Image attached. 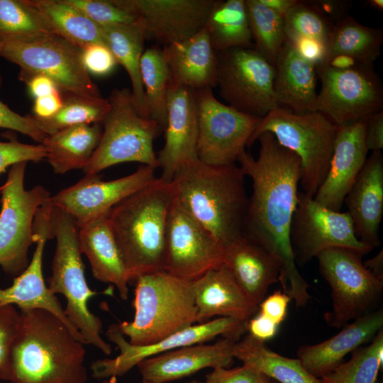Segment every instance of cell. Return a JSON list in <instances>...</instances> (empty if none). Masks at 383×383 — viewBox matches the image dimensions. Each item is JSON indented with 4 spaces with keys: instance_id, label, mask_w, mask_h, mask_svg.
Returning <instances> with one entry per match:
<instances>
[{
    "instance_id": "obj_10",
    "label": "cell",
    "mask_w": 383,
    "mask_h": 383,
    "mask_svg": "<svg viewBox=\"0 0 383 383\" xmlns=\"http://www.w3.org/2000/svg\"><path fill=\"white\" fill-rule=\"evenodd\" d=\"M82 50L55 35L25 41L0 40V57L21 70L52 79L66 94L101 97L82 59Z\"/></svg>"
},
{
    "instance_id": "obj_35",
    "label": "cell",
    "mask_w": 383,
    "mask_h": 383,
    "mask_svg": "<svg viewBox=\"0 0 383 383\" xmlns=\"http://www.w3.org/2000/svg\"><path fill=\"white\" fill-rule=\"evenodd\" d=\"M205 27L216 52L233 48H254L245 0H216Z\"/></svg>"
},
{
    "instance_id": "obj_36",
    "label": "cell",
    "mask_w": 383,
    "mask_h": 383,
    "mask_svg": "<svg viewBox=\"0 0 383 383\" xmlns=\"http://www.w3.org/2000/svg\"><path fill=\"white\" fill-rule=\"evenodd\" d=\"M382 42V29L366 26L348 16L331 28L326 61L336 55H346L361 63L373 64L381 54Z\"/></svg>"
},
{
    "instance_id": "obj_53",
    "label": "cell",
    "mask_w": 383,
    "mask_h": 383,
    "mask_svg": "<svg viewBox=\"0 0 383 383\" xmlns=\"http://www.w3.org/2000/svg\"><path fill=\"white\" fill-rule=\"evenodd\" d=\"M278 328L279 325L259 313L250 318L247 324L249 334L263 342L272 339L276 335Z\"/></svg>"
},
{
    "instance_id": "obj_61",
    "label": "cell",
    "mask_w": 383,
    "mask_h": 383,
    "mask_svg": "<svg viewBox=\"0 0 383 383\" xmlns=\"http://www.w3.org/2000/svg\"><path fill=\"white\" fill-rule=\"evenodd\" d=\"M188 383H202V382H201L200 381L194 379V380H192V381L189 382Z\"/></svg>"
},
{
    "instance_id": "obj_58",
    "label": "cell",
    "mask_w": 383,
    "mask_h": 383,
    "mask_svg": "<svg viewBox=\"0 0 383 383\" xmlns=\"http://www.w3.org/2000/svg\"><path fill=\"white\" fill-rule=\"evenodd\" d=\"M373 274L383 279V252L382 249L373 257L363 262Z\"/></svg>"
},
{
    "instance_id": "obj_19",
    "label": "cell",
    "mask_w": 383,
    "mask_h": 383,
    "mask_svg": "<svg viewBox=\"0 0 383 383\" xmlns=\"http://www.w3.org/2000/svg\"><path fill=\"white\" fill-rule=\"evenodd\" d=\"M52 204L47 200L37 210L33 225L35 248L32 259L26 270L17 276L12 284L0 288V307L17 306L21 309H40L46 310L61 320L73 335L85 344L79 331L69 321L56 294L46 285L43 272V257L46 241L52 238L50 212Z\"/></svg>"
},
{
    "instance_id": "obj_20",
    "label": "cell",
    "mask_w": 383,
    "mask_h": 383,
    "mask_svg": "<svg viewBox=\"0 0 383 383\" xmlns=\"http://www.w3.org/2000/svg\"><path fill=\"white\" fill-rule=\"evenodd\" d=\"M216 0H123L143 23L145 37L165 45L186 40L205 26Z\"/></svg>"
},
{
    "instance_id": "obj_4",
    "label": "cell",
    "mask_w": 383,
    "mask_h": 383,
    "mask_svg": "<svg viewBox=\"0 0 383 383\" xmlns=\"http://www.w3.org/2000/svg\"><path fill=\"white\" fill-rule=\"evenodd\" d=\"M172 182L179 200L224 248L243 236L249 197L240 167L197 160L182 167Z\"/></svg>"
},
{
    "instance_id": "obj_52",
    "label": "cell",
    "mask_w": 383,
    "mask_h": 383,
    "mask_svg": "<svg viewBox=\"0 0 383 383\" xmlns=\"http://www.w3.org/2000/svg\"><path fill=\"white\" fill-rule=\"evenodd\" d=\"M365 143L368 150L381 151L383 148V110L367 118Z\"/></svg>"
},
{
    "instance_id": "obj_21",
    "label": "cell",
    "mask_w": 383,
    "mask_h": 383,
    "mask_svg": "<svg viewBox=\"0 0 383 383\" xmlns=\"http://www.w3.org/2000/svg\"><path fill=\"white\" fill-rule=\"evenodd\" d=\"M167 111L165 144L157 158L162 170L160 178L172 182L182 167L199 160L198 109L194 91L187 87L170 86Z\"/></svg>"
},
{
    "instance_id": "obj_54",
    "label": "cell",
    "mask_w": 383,
    "mask_h": 383,
    "mask_svg": "<svg viewBox=\"0 0 383 383\" xmlns=\"http://www.w3.org/2000/svg\"><path fill=\"white\" fill-rule=\"evenodd\" d=\"M307 2L333 26L334 21L335 24L346 17L348 7L345 1L318 0Z\"/></svg>"
},
{
    "instance_id": "obj_6",
    "label": "cell",
    "mask_w": 383,
    "mask_h": 383,
    "mask_svg": "<svg viewBox=\"0 0 383 383\" xmlns=\"http://www.w3.org/2000/svg\"><path fill=\"white\" fill-rule=\"evenodd\" d=\"M50 221L56 247L48 287L54 294H62L66 299L65 315L79 331L85 344L109 355L111 345L101 335L102 321L89 309L90 299L98 293L89 287L85 279L79 226L70 214L52 204Z\"/></svg>"
},
{
    "instance_id": "obj_37",
    "label": "cell",
    "mask_w": 383,
    "mask_h": 383,
    "mask_svg": "<svg viewBox=\"0 0 383 383\" xmlns=\"http://www.w3.org/2000/svg\"><path fill=\"white\" fill-rule=\"evenodd\" d=\"M140 74L149 117L162 131L165 130L170 79L162 49L151 47L144 50L140 61Z\"/></svg>"
},
{
    "instance_id": "obj_56",
    "label": "cell",
    "mask_w": 383,
    "mask_h": 383,
    "mask_svg": "<svg viewBox=\"0 0 383 383\" xmlns=\"http://www.w3.org/2000/svg\"><path fill=\"white\" fill-rule=\"evenodd\" d=\"M360 63L361 62L351 56L336 55L328 59L323 65L336 70H346L353 67Z\"/></svg>"
},
{
    "instance_id": "obj_50",
    "label": "cell",
    "mask_w": 383,
    "mask_h": 383,
    "mask_svg": "<svg viewBox=\"0 0 383 383\" xmlns=\"http://www.w3.org/2000/svg\"><path fill=\"white\" fill-rule=\"evenodd\" d=\"M291 301L286 293L277 290L265 297L258 305L259 313L279 326L286 318L287 307Z\"/></svg>"
},
{
    "instance_id": "obj_16",
    "label": "cell",
    "mask_w": 383,
    "mask_h": 383,
    "mask_svg": "<svg viewBox=\"0 0 383 383\" xmlns=\"http://www.w3.org/2000/svg\"><path fill=\"white\" fill-rule=\"evenodd\" d=\"M224 250L177 196L167 221L165 271L193 282L223 263Z\"/></svg>"
},
{
    "instance_id": "obj_30",
    "label": "cell",
    "mask_w": 383,
    "mask_h": 383,
    "mask_svg": "<svg viewBox=\"0 0 383 383\" xmlns=\"http://www.w3.org/2000/svg\"><path fill=\"white\" fill-rule=\"evenodd\" d=\"M277 106L298 114L316 111V69L284 41L274 63Z\"/></svg>"
},
{
    "instance_id": "obj_44",
    "label": "cell",
    "mask_w": 383,
    "mask_h": 383,
    "mask_svg": "<svg viewBox=\"0 0 383 383\" xmlns=\"http://www.w3.org/2000/svg\"><path fill=\"white\" fill-rule=\"evenodd\" d=\"M46 157L43 144L30 145L18 142L16 139L0 141V174L9 167L20 162H38Z\"/></svg>"
},
{
    "instance_id": "obj_40",
    "label": "cell",
    "mask_w": 383,
    "mask_h": 383,
    "mask_svg": "<svg viewBox=\"0 0 383 383\" xmlns=\"http://www.w3.org/2000/svg\"><path fill=\"white\" fill-rule=\"evenodd\" d=\"M382 364L383 329L369 345L354 350L350 360L320 379L323 383H375Z\"/></svg>"
},
{
    "instance_id": "obj_27",
    "label": "cell",
    "mask_w": 383,
    "mask_h": 383,
    "mask_svg": "<svg viewBox=\"0 0 383 383\" xmlns=\"http://www.w3.org/2000/svg\"><path fill=\"white\" fill-rule=\"evenodd\" d=\"M170 86L194 91L216 86L217 54L206 27L192 38L162 48Z\"/></svg>"
},
{
    "instance_id": "obj_13",
    "label": "cell",
    "mask_w": 383,
    "mask_h": 383,
    "mask_svg": "<svg viewBox=\"0 0 383 383\" xmlns=\"http://www.w3.org/2000/svg\"><path fill=\"white\" fill-rule=\"evenodd\" d=\"M321 87L316 111L337 126L348 125L382 111L383 87L373 64L346 70L322 65L316 68Z\"/></svg>"
},
{
    "instance_id": "obj_17",
    "label": "cell",
    "mask_w": 383,
    "mask_h": 383,
    "mask_svg": "<svg viewBox=\"0 0 383 383\" xmlns=\"http://www.w3.org/2000/svg\"><path fill=\"white\" fill-rule=\"evenodd\" d=\"M248 321L228 317H218L209 321L191 326L155 343L135 346L131 345L116 325L106 331L108 338L120 350L114 358L97 360L91 365L92 376L96 379L121 377L140 361L159 354L190 345L206 343L218 335L239 340L247 331Z\"/></svg>"
},
{
    "instance_id": "obj_49",
    "label": "cell",
    "mask_w": 383,
    "mask_h": 383,
    "mask_svg": "<svg viewBox=\"0 0 383 383\" xmlns=\"http://www.w3.org/2000/svg\"><path fill=\"white\" fill-rule=\"evenodd\" d=\"M288 43L303 59L313 65L316 68L324 64L326 58V45L311 38L294 36L285 38Z\"/></svg>"
},
{
    "instance_id": "obj_5",
    "label": "cell",
    "mask_w": 383,
    "mask_h": 383,
    "mask_svg": "<svg viewBox=\"0 0 383 383\" xmlns=\"http://www.w3.org/2000/svg\"><path fill=\"white\" fill-rule=\"evenodd\" d=\"M133 282V320L116 324L131 345H150L199 323L192 282L165 270L142 274Z\"/></svg>"
},
{
    "instance_id": "obj_7",
    "label": "cell",
    "mask_w": 383,
    "mask_h": 383,
    "mask_svg": "<svg viewBox=\"0 0 383 383\" xmlns=\"http://www.w3.org/2000/svg\"><path fill=\"white\" fill-rule=\"evenodd\" d=\"M338 126L319 111L298 114L276 107L261 118L248 141L251 145L265 132L300 160L299 184L313 198L329 170Z\"/></svg>"
},
{
    "instance_id": "obj_60",
    "label": "cell",
    "mask_w": 383,
    "mask_h": 383,
    "mask_svg": "<svg viewBox=\"0 0 383 383\" xmlns=\"http://www.w3.org/2000/svg\"><path fill=\"white\" fill-rule=\"evenodd\" d=\"M102 383H116V377H109V379L104 380Z\"/></svg>"
},
{
    "instance_id": "obj_48",
    "label": "cell",
    "mask_w": 383,
    "mask_h": 383,
    "mask_svg": "<svg viewBox=\"0 0 383 383\" xmlns=\"http://www.w3.org/2000/svg\"><path fill=\"white\" fill-rule=\"evenodd\" d=\"M18 320L19 311L14 306L7 305L0 307V368L7 358Z\"/></svg>"
},
{
    "instance_id": "obj_55",
    "label": "cell",
    "mask_w": 383,
    "mask_h": 383,
    "mask_svg": "<svg viewBox=\"0 0 383 383\" xmlns=\"http://www.w3.org/2000/svg\"><path fill=\"white\" fill-rule=\"evenodd\" d=\"M63 102L61 91L36 98L33 104V116L38 118H50L61 109Z\"/></svg>"
},
{
    "instance_id": "obj_25",
    "label": "cell",
    "mask_w": 383,
    "mask_h": 383,
    "mask_svg": "<svg viewBox=\"0 0 383 383\" xmlns=\"http://www.w3.org/2000/svg\"><path fill=\"white\" fill-rule=\"evenodd\" d=\"M382 328L383 311L379 308L346 324L323 342L301 346L297 358L309 373L321 378L340 365L348 353L371 342Z\"/></svg>"
},
{
    "instance_id": "obj_12",
    "label": "cell",
    "mask_w": 383,
    "mask_h": 383,
    "mask_svg": "<svg viewBox=\"0 0 383 383\" xmlns=\"http://www.w3.org/2000/svg\"><path fill=\"white\" fill-rule=\"evenodd\" d=\"M217 54L216 86L228 105L263 118L277 107L274 67L254 48H233Z\"/></svg>"
},
{
    "instance_id": "obj_22",
    "label": "cell",
    "mask_w": 383,
    "mask_h": 383,
    "mask_svg": "<svg viewBox=\"0 0 383 383\" xmlns=\"http://www.w3.org/2000/svg\"><path fill=\"white\" fill-rule=\"evenodd\" d=\"M367 118L338 126L327 175L313 199L328 209L340 211L345 198L366 160Z\"/></svg>"
},
{
    "instance_id": "obj_24",
    "label": "cell",
    "mask_w": 383,
    "mask_h": 383,
    "mask_svg": "<svg viewBox=\"0 0 383 383\" xmlns=\"http://www.w3.org/2000/svg\"><path fill=\"white\" fill-rule=\"evenodd\" d=\"M348 207L360 242L374 249L380 246L379 226L383 215V155L372 151L347 194Z\"/></svg>"
},
{
    "instance_id": "obj_18",
    "label": "cell",
    "mask_w": 383,
    "mask_h": 383,
    "mask_svg": "<svg viewBox=\"0 0 383 383\" xmlns=\"http://www.w3.org/2000/svg\"><path fill=\"white\" fill-rule=\"evenodd\" d=\"M155 168L142 165L135 172L110 181L98 174L85 175L73 185L50 196V203L70 214L79 226L106 216L124 199L144 188L156 177Z\"/></svg>"
},
{
    "instance_id": "obj_14",
    "label": "cell",
    "mask_w": 383,
    "mask_h": 383,
    "mask_svg": "<svg viewBox=\"0 0 383 383\" xmlns=\"http://www.w3.org/2000/svg\"><path fill=\"white\" fill-rule=\"evenodd\" d=\"M194 93L198 109V159L211 165L235 164L262 118L220 102L211 88Z\"/></svg>"
},
{
    "instance_id": "obj_29",
    "label": "cell",
    "mask_w": 383,
    "mask_h": 383,
    "mask_svg": "<svg viewBox=\"0 0 383 383\" xmlns=\"http://www.w3.org/2000/svg\"><path fill=\"white\" fill-rule=\"evenodd\" d=\"M224 249L223 263L247 296L258 306L269 287L278 281L280 262L267 250L243 236Z\"/></svg>"
},
{
    "instance_id": "obj_3",
    "label": "cell",
    "mask_w": 383,
    "mask_h": 383,
    "mask_svg": "<svg viewBox=\"0 0 383 383\" xmlns=\"http://www.w3.org/2000/svg\"><path fill=\"white\" fill-rule=\"evenodd\" d=\"M177 196L172 182L155 178L108 213L131 282L142 274L165 270L167 221Z\"/></svg>"
},
{
    "instance_id": "obj_26",
    "label": "cell",
    "mask_w": 383,
    "mask_h": 383,
    "mask_svg": "<svg viewBox=\"0 0 383 383\" xmlns=\"http://www.w3.org/2000/svg\"><path fill=\"white\" fill-rule=\"evenodd\" d=\"M192 283L199 323L213 316L248 321L258 311L224 263Z\"/></svg>"
},
{
    "instance_id": "obj_59",
    "label": "cell",
    "mask_w": 383,
    "mask_h": 383,
    "mask_svg": "<svg viewBox=\"0 0 383 383\" xmlns=\"http://www.w3.org/2000/svg\"><path fill=\"white\" fill-rule=\"evenodd\" d=\"M367 4L374 9L379 11L383 10V1L382 0H369Z\"/></svg>"
},
{
    "instance_id": "obj_47",
    "label": "cell",
    "mask_w": 383,
    "mask_h": 383,
    "mask_svg": "<svg viewBox=\"0 0 383 383\" xmlns=\"http://www.w3.org/2000/svg\"><path fill=\"white\" fill-rule=\"evenodd\" d=\"M271 379L245 365L216 367L206 377L205 383H270Z\"/></svg>"
},
{
    "instance_id": "obj_23",
    "label": "cell",
    "mask_w": 383,
    "mask_h": 383,
    "mask_svg": "<svg viewBox=\"0 0 383 383\" xmlns=\"http://www.w3.org/2000/svg\"><path fill=\"white\" fill-rule=\"evenodd\" d=\"M238 340L222 337L212 344L197 343L148 357L136 366L142 379L166 383L190 376L208 368L230 367L233 348Z\"/></svg>"
},
{
    "instance_id": "obj_32",
    "label": "cell",
    "mask_w": 383,
    "mask_h": 383,
    "mask_svg": "<svg viewBox=\"0 0 383 383\" xmlns=\"http://www.w3.org/2000/svg\"><path fill=\"white\" fill-rule=\"evenodd\" d=\"M101 123L79 125L48 135L43 145L55 174L85 169L100 141Z\"/></svg>"
},
{
    "instance_id": "obj_57",
    "label": "cell",
    "mask_w": 383,
    "mask_h": 383,
    "mask_svg": "<svg viewBox=\"0 0 383 383\" xmlns=\"http://www.w3.org/2000/svg\"><path fill=\"white\" fill-rule=\"evenodd\" d=\"M263 5L273 10L276 13L284 16L287 11L296 5L299 0H259Z\"/></svg>"
},
{
    "instance_id": "obj_45",
    "label": "cell",
    "mask_w": 383,
    "mask_h": 383,
    "mask_svg": "<svg viewBox=\"0 0 383 383\" xmlns=\"http://www.w3.org/2000/svg\"><path fill=\"white\" fill-rule=\"evenodd\" d=\"M3 77L0 72V88ZM0 128L10 129L19 132L43 144L47 138L38 126L33 116H22L11 109L0 100Z\"/></svg>"
},
{
    "instance_id": "obj_8",
    "label": "cell",
    "mask_w": 383,
    "mask_h": 383,
    "mask_svg": "<svg viewBox=\"0 0 383 383\" xmlns=\"http://www.w3.org/2000/svg\"><path fill=\"white\" fill-rule=\"evenodd\" d=\"M109 101L111 108L101 123L100 141L84 172L98 174L114 165L136 162L159 167L153 142L162 131L153 120L141 116L135 110L131 90L113 89Z\"/></svg>"
},
{
    "instance_id": "obj_38",
    "label": "cell",
    "mask_w": 383,
    "mask_h": 383,
    "mask_svg": "<svg viewBox=\"0 0 383 383\" xmlns=\"http://www.w3.org/2000/svg\"><path fill=\"white\" fill-rule=\"evenodd\" d=\"M109 99L87 98L66 94L61 109L48 118H35L40 129L47 135L62 129L79 126L101 123L109 113Z\"/></svg>"
},
{
    "instance_id": "obj_1",
    "label": "cell",
    "mask_w": 383,
    "mask_h": 383,
    "mask_svg": "<svg viewBox=\"0 0 383 383\" xmlns=\"http://www.w3.org/2000/svg\"><path fill=\"white\" fill-rule=\"evenodd\" d=\"M257 158L243 151L238 157L243 174L252 182L243 237L263 248L280 262L278 281L297 307L311 299L309 284L299 273L289 240L296 207L300 160L269 132L261 133Z\"/></svg>"
},
{
    "instance_id": "obj_33",
    "label": "cell",
    "mask_w": 383,
    "mask_h": 383,
    "mask_svg": "<svg viewBox=\"0 0 383 383\" xmlns=\"http://www.w3.org/2000/svg\"><path fill=\"white\" fill-rule=\"evenodd\" d=\"M48 30L84 49L104 43L101 28L66 0H27Z\"/></svg>"
},
{
    "instance_id": "obj_42",
    "label": "cell",
    "mask_w": 383,
    "mask_h": 383,
    "mask_svg": "<svg viewBox=\"0 0 383 383\" xmlns=\"http://www.w3.org/2000/svg\"><path fill=\"white\" fill-rule=\"evenodd\" d=\"M333 26L304 1H299L284 16L285 38L294 36L311 38L326 45Z\"/></svg>"
},
{
    "instance_id": "obj_2",
    "label": "cell",
    "mask_w": 383,
    "mask_h": 383,
    "mask_svg": "<svg viewBox=\"0 0 383 383\" xmlns=\"http://www.w3.org/2000/svg\"><path fill=\"white\" fill-rule=\"evenodd\" d=\"M84 345L50 312L19 310L0 379L8 383H86Z\"/></svg>"
},
{
    "instance_id": "obj_15",
    "label": "cell",
    "mask_w": 383,
    "mask_h": 383,
    "mask_svg": "<svg viewBox=\"0 0 383 383\" xmlns=\"http://www.w3.org/2000/svg\"><path fill=\"white\" fill-rule=\"evenodd\" d=\"M289 240L296 264L299 265L331 248H348L363 255L372 250L356 236L347 211L328 209L299 191L291 222Z\"/></svg>"
},
{
    "instance_id": "obj_63",
    "label": "cell",
    "mask_w": 383,
    "mask_h": 383,
    "mask_svg": "<svg viewBox=\"0 0 383 383\" xmlns=\"http://www.w3.org/2000/svg\"><path fill=\"white\" fill-rule=\"evenodd\" d=\"M270 383H278V382L271 379Z\"/></svg>"
},
{
    "instance_id": "obj_9",
    "label": "cell",
    "mask_w": 383,
    "mask_h": 383,
    "mask_svg": "<svg viewBox=\"0 0 383 383\" xmlns=\"http://www.w3.org/2000/svg\"><path fill=\"white\" fill-rule=\"evenodd\" d=\"M361 253L335 248L321 252L316 258L318 270L331 289L333 307L324 316L337 328L379 309L383 294V279L363 264Z\"/></svg>"
},
{
    "instance_id": "obj_34",
    "label": "cell",
    "mask_w": 383,
    "mask_h": 383,
    "mask_svg": "<svg viewBox=\"0 0 383 383\" xmlns=\"http://www.w3.org/2000/svg\"><path fill=\"white\" fill-rule=\"evenodd\" d=\"M234 358L278 383H323L320 378L309 373L298 358L282 356L271 349L265 342L249 333L235 342Z\"/></svg>"
},
{
    "instance_id": "obj_28",
    "label": "cell",
    "mask_w": 383,
    "mask_h": 383,
    "mask_svg": "<svg viewBox=\"0 0 383 383\" xmlns=\"http://www.w3.org/2000/svg\"><path fill=\"white\" fill-rule=\"evenodd\" d=\"M79 243L94 277L115 286L120 297L126 300L130 277L107 216L79 226Z\"/></svg>"
},
{
    "instance_id": "obj_62",
    "label": "cell",
    "mask_w": 383,
    "mask_h": 383,
    "mask_svg": "<svg viewBox=\"0 0 383 383\" xmlns=\"http://www.w3.org/2000/svg\"><path fill=\"white\" fill-rule=\"evenodd\" d=\"M139 383H150V382L142 379V381Z\"/></svg>"
},
{
    "instance_id": "obj_11",
    "label": "cell",
    "mask_w": 383,
    "mask_h": 383,
    "mask_svg": "<svg viewBox=\"0 0 383 383\" xmlns=\"http://www.w3.org/2000/svg\"><path fill=\"white\" fill-rule=\"evenodd\" d=\"M27 162L12 165L1 187L0 267L16 277L29 264L28 249L34 243L33 225L38 209L51 196L42 185L24 187Z\"/></svg>"
},
{
    "instance_id": "obj_39",
    "label": "cell",
    "mask_w": 383,
    "mask_h": 383,
    "mask_svg": "<svg viewBox=\"0 0 383 383\" xmlns=\"http://www.w3.org/2000/svg\"><path fill=\"white\" fill-rule=\"evenodd\" d=\"M254 49L273 66L285 41L284 17L259 0H245Z\"/></svg>"
},
{
    "instance_id": "obj_51",
    "label": "cell",
    "mask_w": 383,
    "mask_h": 383,
    "mask_svg": "<svg viewBox=\"0 0 383 383\" xmlns=\"http://www.w3.org/2000/svg\"><path fill=\"white\" fill-rule=\"evenodd\" d=\"M18 77L35 99L60 91L55 82L45 75L20 70Z\"/></svg>"
},
{
    "instance_id": "obj_46",
    "label": "cell",
    "mask_w": 383,
    "mask_h": 383,
    "mask_svg": "<svg viewBox=\"0 0 383 383\" xmlns=\"http://www.w3.org/2000/svg\"><path fill=\"white\" fill-rule=\"evenodd\" d=\"M82 59L88 73L98 76L110 74L118 63L111 50L104 43L91 44L82 49Z\"/></svg>"
},
{
    "instance_id": "obj_31",
    "label": "cell",
    "mask_w": 383,
    "mask_h": 383,
    "mask_svg": "<svg viewBox=\"0 0 383 383\" xmlns=\"http://www.w3.org/2000/svg\"><path fill=\"white\" fill-rule=\"evenodd\" d=\"M105 44L118 63L128 73L131 82V99L137 112L150 118L140 74V61L146 39L143 22L121 26L101 27Z\"/></svg>"
},
{
    "instance_id": "obj_41",
    "label": "cell",
    "mask_w": 383,
    "mask_h": 383,
    "mask_svg": "<svg viewBox=\"0 0 383 383\" xmlns=\"http://www.w3.org/2000/svg\"><path fill=\"white\" fill-rule=\"evenodd\" d=\"M53 35L27 0H0V40L25 41Z\"/></svg>"
},
{
    "instance_id": "obj_43",
    "label": "cell",
    "mask_w": 383,
    "mask_h": 383,
    "mask_svg": "<svg viewBox=\"0 0 383 383\" xmlns=\"http://www.w3.org/2000/svg\"><path fill=\"white\" fill-rule=\"evenodd\" d=\"M100 27L128 25L138 18L123 0H66Z\"/></svg>"
}]
</instances>
